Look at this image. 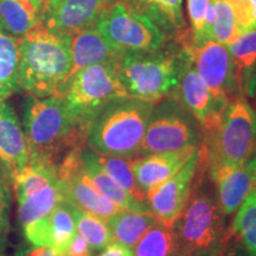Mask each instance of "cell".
I'll list each match as a JSON object with an SVG mask.
<instances>
[{"label": "cell", "instance_id": "obj_34", "mask_svg": "<svg viewBox=\"0 0 256 256\" xmlns=\"http://www.w3.org/2000/svg\"><path fill=\"white\" fill-rule=\"evenodd\" d=\"M6 180H8V177L0 171V238H4L8 229L11 194Z\"/></svg>", "mask_w": 256, "mask_h": 256}, {"label": "cell", "instance_id": "obj_28", "mask_svg": "<svg viewBox=\"0 0 256 256\" xmlns=\"http://www.w3.org/2000/svg\"><path fill=\"white\" fill-rule=\"evenodd\" d=\"M58 180L55 168L40 164H28L11 179L17 202Z\"/></svg>", "mask_w": 256, "mask_h": 256}, {"label": "cell", "instance_id": "obj_15", "mask_svg": "<svg viewBox=\"0 0 256 256\" xmlns=\"http://www.w3.org/2000/svg\"><path fill=\"white\" fill-rule=\"evenodd\" d=\"M23 229L30 244L51 247L60 256L66 255L78 232L72 206L66 200L58 204L48 216L28 224Z\"/></svg>", "mask_w": 256, "mask_h": 256}, {"label": "cell", "instance_id": "obj_35", "mask_svg": "<svg viewBox=\"0 0 256 256\" xmlns=\"http://www.w3.org/2000/svg\"><path fill=\"white\" fill-rule=\"evenodd\" d=\"M92 250L84 238L76 232L64 256H92Z\"/></svg>", "mask_w": 256, "mask_h": 256}, {"label": "cell", "instance_id": "obj_31", "mask_svg": "<svg viewBox=\"0 0 256 256\" xmlns=\"http://www.w3.org/2000/svg\"><path fill=\"white\" fill-rule=\"evenodd\" d=\"M216 19L212 30V40L229 46L241 36L232 6L226 0H214Z\"/></svg>", "mask_w": 256, "mask_h": 256}, {"label": "cell", "instance_id": "obj_13", "mask_svg": "<svg viewBox=\"0 0 256 256\" xmlns=\"http://www.w3.org/2000/svg\"><path fill=\"white\" fill-rule=\"evenodd\" d=\"M114 0H46L42 24L60 34H72L95 25Z\"/></svg>", "mask_w": 256, "mask_h": 256}, {"label": "cell", "instance_id": "obj_32", "mask_svg": "<svg viewBox=\"0 0 256 256\" xmlns=\"http://www.w3.org/2000/svg\"><path fill=\"white\" fill-rule=\"evenodd\" d=\"M210 0H188V14L192 30V46L202 44L204 31V19Z\"/></svg>", "mask_w": 256, "mask_h": 256}, {"label": "cell", "instance_id": "obj_24", "mask_svg": "<svg viewBox=\"0 0 256 256\" xmlns=\"http://www.w3.org/2000/svg\"><path fill=\"white\" fill-rule=\"evenodd\" d=\"M228 46L238 92H247L256 70V30L244 32Z\"/></svg>", "mask_w": 256, "mask_h": 256}, {"label": "cell", "instance_id": "obj_5", "mask_svg": "<svg viewBox=\"0 0 256 256\" xmlns=\"http://www.w3.org/2000/svg\"><path fill=\"white\" fill-rule=\"evenodd\" d=\"M57 96L89 126L107 106L130 98L120 78L119 60L78 70L70 76Z\"/></svg>", "mask_w": 256, "mask_h": 256}, {"label": "cell", "instance_id": "obj_4", "mask_svg": "<svg viewBox=\"0 0 256 256\" xmlns=\"http://www.w3.org/2000/svg\"><path fill=\"white\" fill-rule=\"evenodd\" d=\"M218 200L209 192L198 191L174 223L179 256H223L229 235Z\"/></svg>", "mask_w": 256, "mask_h": 256}, {"label": "cell", "instance_id": "obj_3", "mask_svg": "<svg viewBox=\"0 0 256 256\" xmlns=\"http://www.w3.org/2000/svg\"><path fill=\"white\" fill-rule=\"evenodd\" d=\"M152 104L126 98L101 110L89 127V148L101 154L134 159L142 145L152 114Z\"/></svg>", "mask_w": 256, "mask_h": 256}, {"label": "cell", "instance_id": "obj_2", "mask_svg": "<svg viewBox=\"0 0 256 256\" xmlns=\"http://www.w3.org/2000/svg\"><path fill=\"white\" fill-rule=\"evenodd\" d=\"M70 40L42 23L20 37V89L36 98L58 95L72 70Z\"/></svg>", "mask_w": 256, "mask_h": 256}, {"label": "cell", "instance_id": "obj_23", "mask_svg": "<svg viewBox=\"0 0 256 256\" xmlns=\"http://www.w3.org/2000/svg\"><path fill=\"white\" fill-rule=\"evenodd\" d=\"M66 200L60 179L18 202V220L22 226L43 218Z\"/></svg>", "mask_w": 256, "mask_h": 256}, {"label": "cell", "instance_id": "obj_22", "mask_svg": "<svg viewBox=\"0 0 256 256\" xmlns=\"http://www.w3.org/2000/svg\"><path fill=\"white\" fill-rule=\"evenodd\" d=\"M20 38L12 36L0 26V100L20 90L19 84Z\"/></svg>", "mask_w": 256, "mask_h": 256}, {"label": "cell", "instance_id": "obj_43", "mask_svg": "<svg viewBox=\"0 0 256 256\" xmlns=\"http://www.w3.org/2000/svg\"><path fill=\"white\" fill-rule=\"evenodd\" d=\"M178 256H179V255H178Z\"/></svg>", "mask_w": 256, "mask_h": 256}, {"label": "cell", "instance_id": "obj_21", "mask_svg": "<svg viewBox=\"0 0 256 256\" xmlns=\"http://www.w3.org/2000/svg\"><path fill=\"white\" fill-rule=\"evenodd\" d=\"M156 220L158 218L151 210L136 211L124 209L116 215L112 216L107 222L113 241L133 249Z\"/></svg>", "mask_w": 256, "mask_h": 256}, {"label": "cell", "instance_id": "obj_10", "mask_svg": "<svg viewBox=\"0 0 256 256\" xmlns=\"http://www.w3.org/2000/svg\"><path fill=\"white\" fill-rule=\"evenodd\" d=\"M194 69L211 95L220 107L226 106L238 92L232 56L228 46L216 40L204 42L200 46H184Z\"/></svg>", "mask_w": 256, "mask_h": 256}, {"label": "cell", "instance_id": "obj_9", "mask_svg": "<svg viewBox=\"0 0 256 256\" xmlns=\"http://www.w3.org/2000/svg\"><path fill=\"white\" fill-rule=\"evenodd\" d=\"M188 114L177 107L152 110L142 140V154L174 152L188 147H198L200 132Z\"/></svg>", "mask_w": 256, "mask_h": 256}, {"label": "cell", "instance_id": "obj_19", "mask_svg": "<svg viewBox=\"0 0 256 256\" xmlns=\"http://www.w3.org/2000/svg\"><path fill=\"white\" fill-rule=\"evenodd\" d=\"M82 171L92 186L100 194L107 197L108 200L122 206L124 209L136 211H148L150 208L147 203H142L130 196L127 191L121 188L115 182L108 176L101 166L95 162L92 156V148H83L82 153Z\"/></svg>", "mask_w": 256, "mask_h": 256}, {"label": "cell", "instance_id": "obj_20", "mask_svg": "<svg viewBox=\"0 0 256 256\" xmlns=\"http://www.w3.org/2000/svg\"><path fill=\"white\" fill-rule=\"evenodd\" d=\"M44 0H0V26L12 36L23 37L42 23Z\"/></svg>", "mask_w": 256, "mask_h": 256}, {"label": "cell", "instance_id": "obj_41", "mask_svg": "<svg viewBox=\"0 0 256 256\" xmlns=\"http://www.w3.org/2000/svg\"><path fill=\"white\" fill-rule=\"evenodd\" d=\"M0 256H6V255H5V252H4V250H2V248H0Z\"/></svg>", "mask_w": 256, "mask_h": 256}, {"label": "cell", "instance_id": "obj_30", "mask_svg": "<svg viewBox=\"0 0 256 256\" xmlns=\"http://www.w3.org/2000/svg\"><path fill=\"white\" fill-rule=\"evenodd\" d=\"M148 10V17H154L156 23L166 28H174L178 34L185 30L183 14V0H142Z\"/></svg>", "mask_w": 256, "mask_h": 256}, {"label": "cell", "instance_id": "obj_42", "mask_svg": "<svg viewBox=\"0 0 256 256\" xmlns=\"http://www.w3.org/2000/svg\"><path fill=\"white\" fill-rule=\"evenodd\" d=\"M44 2H46V0H44Z\"/></svg>", "mask_w": 256, "mask_h": 256}, {"label": "cell", "instance_id": "obj_40", "mask_svg": "<svg viewBox=\"0 0 256 256\" xmlns=\"http://www.w3.org/2000/svg\"><path fill=\"white\" fill-rule=\"evenodd\" d=\"M252 5V20H254V30H256V0H249Z\"/></svg>", "mask_w": 256, "mask_h": 256}, {"label": "cell", "instance_id": "obj_26", "mask_svg": "<svg viewBox=\"0 0 256 256\" xmlns=\"http://www.w3.org/2000/svg\"><path fill=\"white\" fill-rule=\"evenodd\" d=\"M92 151V156L95 162L101 166V168L121 188L127 191L130 196L142 203L146 202V192L138 184L136 176L132 170V159L113 156Z\"/></svg>", "mask_w": 256, "mask_h": 256}, {"label": "cell", "instance_id": "obj_27", "mask_svg": "<svg viewBox=\"0 0 256 256\" xmlns=\"http://www.w3.org/2000/svg\"><path fill=\"white\" fill-rule=\"evenodd\" d=\"M72 211L76 230L87 241L92 252H100L106 246L113 242V236L107 220L74 206H72Z\"/></svg>", "mask_w": 256, "mask_h": 256}, {"label": "cell", "instance_id": "obj_1", "mask_svg": "<svg viewBox=\"0 0 256 256\" xmlns=\"http://www.w3.org/2000/svg\"><path fill=\"white\" fill-rule=\"evenodd\" d=\"M23 130L28 164L55 168L64 156L87 144L89 124L80 119L60 96L28 95L23 104Z\"/></svg>", "mask_w": 256, "mask_h": 256}, {"label": "cell", "instance_id": "obj_37", "mask_svg": "<svg viewBox=\"0 0 256 256\" xmlns=\"http://www.w3.org/2000/svg\"><path fill=\"white\" fill-rule=\"evenodd\" d=\"M98 256H134V252L126 246L113 241L102 249Z\"/></svg>", "mask_w": 256, "mask_h": 256}, {"label": "cell", "instance_id": "obj_8", "mask_svg": "<svg viewBox=\"0 0 256 256\" xmlns=\"http://www.w3.org/2000/svg\"><path fill=\"white\" fill-rule=\"evenodd\" d=\"M95 26L120 57L127 54L152 52L165 43L159 25L144 12L124 2H113L102 12Z\"/></svg>", "mask_w": 256, "mask_h": 256}, {"label": "cell", "instance_id": "obj_39", "mask_svg": "<svg viewBox=\"0 0 256 256\" xmlns=\"http://www.w3.org/2000/svg\"><path fill=\"white\" fill-rule=\"evenodd\" d=\"M247 94L252 95V96H256V70H255L254 75L252 76L250 81H249V84L247 88Z\"/></svg>", "mask_w": 256, "mask_h": 256}, {"label": "cell", "instance_id": "obj_33", "mask_svg": "<svg viewBox=\"0 0 256 256\" xmlns=\"http://www.w3.org/2000/svg\"><path fill=\"white\" fill-rule=\"evenodd\" d=\"M232 6L235 14L236 23L241 34L254 30L252 5L249 0H226Z\"/></svg>", "mask_w": 256, "mask_h": 256}, {"label": "cell", "instance_id": "obj_16", "mask_svg": "<svg viewBox=\"0 0 256 256\" xmlns=\"http://www.w3.org/2000/svg\"><path fill=\"white\" fill-rule=\"evenodd\" d=\"M28 164L23 126L8 104L0 100V171L12 179Z\"/></svg>", "mask_w": 256, "mask_h": 256}, {"label": "cell", "instance_id": "obj_36", "mask_svg": "<svg viewBox=\"0 0 256 256\" xmlns=\"http://www.w3.org/2000/svg\"><path fill=\"white\" fill-rule=\"evenodd\" d=\"M14 256H60L51 247L42 246H25L16 252Z\"/></svg>", "mask_w": 256, "mask_h": 256}, {"label": "cell", "instance_id": "obj_7", "mask_svg": "<svg viewBox=\"0 0 256 256\" xmlns=\"http://www.w3.org/2000/svg\"><path fill=\"white\" fill-rule=\"evenodd\" d=\"M206 164L235 166L256 152V112L243 98H235L226 106L218 130L209 138Z\"/></svg>", "mask_w": 256, "mask_h": 256}, {"label": "cell", "instance_id": "obj_17", "mask_svg": "<svg viewBox=\"0 0 256 256\" xmlns=\"http://www.w3.org/2000/svg\"><path fill=\"white\" fill-rule=\"evenodd\" d=\"M197 150L198 147H188L180 151L156 153L132 159L133 174L139 186L147 192L164 183L183 168Z\"/></svg>", "mask_w": 256, "mask_h": 256}, {"label": "cell", "instance_id": "obj_14", "mask_svg": "<svg viewBox=\"0 0 256 256\" xmlns=\"http://www.w3.org/2000/svg\"><path fill=\"white\" fill-rule=\"evenodd\" d=\"M217 188V200L226 216L236 212L256 188V152L244 162L235 166L209 168Z\"/></svg>", "mask_w": 256, "mask_h": 256}, {"label": "cell", "instance_id": "obj_11", "mask_svg": "<svg viewBox=\"0 0 256 256\" xmlns=\"http://www.w3.org/2000/svg\"><path fill=\"white\" fill-rule=\"evenodd\" d=\"M204 160L202 147L192 154L183 168L164 183L146 192V202L156 218L174 226L191 197L192 183Z\"/></svg>", "mask_w": 256, "mask_h": 256}, {"label": "cell", "instance_id": "obj_29", "mask_svg": "<svg viewBox=\"0 0 256 256\" xmlns=\"http://www.w3.org/2000/svg\"><path fill=\"white\" fill-rule=\"evenodd\" d=\"M232 232L242 243L249 256H256V188L238 209Z\"/></svg>", "mask_w": 256, "mask_h": 256}, {"label": "cell", "instance_id": "obj_18", "mask_svg": "<svg viewBox=\"0 0 256 256\" xmlns=\"http://www.w3.org/2000/svg\"><path fill=\"white\" fill-rule=\"evenodd\" d=\"M70 51L72 70L69 78L78 70L94 64L121 60V57L115 52L95 25L72 34Z\"/></svg>", "mask_w": 256, "mask_h": 256}, {"label": "cell", "instance_id": "obj_25", "mask_svg": "<svg viewBox=\"0 0 256 256\" xmlns=\"http://www.w3.org/2000/svg\"><path fill=\"white\" fill-rule=\"evenodd\" d=\"M136 256H178L174 224L168 226L156 220L134 247Z\"/></svg>", "mask_w": 256, "mask_h": 256}, {"label": "cell", "instance_id": "obj_38", "mask_svg": "<svg viewBox=\"0 0 256 256\" xmlns=\"http://www.w3.org/2000/svg\"><path fill=\"white\" fill-rule=\"evenodd\" d=\"M223 256H249L248 252L244 250V248L240 247V246H235V247L226 248V252Z\"/></svg>", "mask_w": 256, "mask_h": 256}, {"label": "cell", "instance_id": "obj_12", "mask_svg": "<svg viewBox=\"0 0 256 256\" xmlns=\"http://www.w3.org/2000/svg\"><path fill=\"white\" fill-rule=\"evenodd\" d=\"M179 90L186 110L194 118L206 136H214L218 130L226 108L220 107L204 84L192 64L190 57L183 54Z\"/></svg>", "mask_w": 256, "mask_h": 256}, {"label": "cell", "instance_id": "obj_6", "mask_svg": "<svg viewBox=\"0 0 256 256\" xmlns=\"http://www.w3.org/2000/svg\"><path fill=\"white\" fill-rule=\"evenodd\" d=\"M183 56L156 51L127 54L119 60L120 78L130 98L156 104L178 86Z\"/></svg>", "mask_w": 256, "mask_h": 256}]
</instances>
